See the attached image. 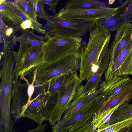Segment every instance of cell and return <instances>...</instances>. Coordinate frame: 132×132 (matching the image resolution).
<instances>
[{
	"mask_svg": "<svg viewBox=\"0 0 132 132\" xmlns=\"http://www.w3.org/2000/svg\"><path fill=\"white\" fill-rule=\"evenodd\" d=\"M0 12V17L4 22L22 33L30 29L38 33L44 34L46 32L41 24L25 14L13 0L6 1L5 9Z\"/></svg>",
	"mask_w": 132,
	"mask_h": 132,
	"instance_id": "5b68a950",
	"label": "cell"
},
{
	"mask_svg": "<svg viewBox=\"0 0 132 132\" xmlns=\"http://www.w3.org/2000/svg\"><path fill=\"white\" fill-rule=\"evenodd\" d=\"M82 82L76 72L69 73L66 80L57 91L58 96L56 104L48 119L51 126L59 122L73 100L81 95L83 86Z\"/></svg>",
	"mask_w": 132,
	"mask_h": 132,
	"instance_id": "7a4b0ae2",
	"label": "cell"
},
{
	"mask_svg": "<svg viewBox=\"0 0 132 132\" xmlns=\"http://www.w3.org/2000/svg\"><path fill=\"white\" fill-rule=\"evenodd\" d=\"M0 38L1 40L4 44L3 52L10 51L17 44V37L15 35L16 30L13 28L6 25L0 17Z\"/></svg>",
	"mask_w": 132,
	"mask_h": 132,
	"instance_id": "5bb4252c",
	"label": "cell"
},
{
	"mask_svg": "<svg viewBox=\"0 0 132 132\" xmlns=\"http://www.w3.org/2000/svg\"><path fill=\"white\" fill-rule=\"evenodd\" d=\"M46 127L45 124L38 125L36 128L29 130L27 132H45Z\"/></svg>",
	"mask_w": 132,
	"mask_h": 132,
	"instance_id": "d4e9b609",
	"label": "cell"
},
{
	"mask_svg": "<svg viewBox=\"0 0 132 132\" xmlns=\"http://www.w3.org/2000/svg\"><path fill=\"white\" fill-rule=\"evenodd\" d=\"M81 21L64 19L55 15L50 16L47 31L55 34L71 37H82L95 27L96 21Z\"/></svg>",
	"mask_w": 132,
	"mask_h": 132,
	"instance_id": "8992f818",
	"label": "cell"
},
{
	"mask_svg": "<svg viewBox=\"0 0 132 132\" xmlns=\"http://www.w3.org/2000/svg\"><path fill=\"white\" fill-rule=\"evenodd\" d=\"M126 23L119 15L116 13L97 20L95 26L108 30L110 32L115 31Z\"/></svg>",
	"mask_w": 132,
	"mask_h": 132,
	"instance_id": "9a60e30c",
	"label": "cell"
},
{
	"mask_svg": "<svg viewBox=\"0 0 132 132\" xmlns=\"http://www.w3.org/2000/svg\"><path fill=\"white\" fill-rule=\"evenodd\" d=\"M118 132H132V124L121 129Z\"/></svg>",
	"mask_w": 132,
	"mask_h": 132,
	"instance_id": "484cf974",
	"label": "cell"
},
{
	"mask_svg": "<svg viewBox=\"0 0 132 132\" xmlns=\"http://www.w3.org/2000/svg\"><path fill=\"white\" fill-rule=\"evenodd\" d=\"M103 91L93 101L66 117H63L52 127V132H70L78 129L92 119L105 100Z\"/></svg>",
	"mask_w": 132,
	"mask_h": 132,
	"instance_id": "3957f363",
	"label": "cell"
},
{
	"mask_svg": "<svg viewBox=\"0 0 132 132\" xmlns=\"http://www.w3.org/2000/svg\"><path fill=\"white\" fill-rule=\"evenodd\" d=\"M32 2L37 17L40 19H43L47 22L50 16L45 12L44 6L40 0H32Z\"/></svg>",
	"mask_w": 132,
	"mask_h": 132,
	"instance_id": "7402d4cb",
	"label": "cell"
},
{
	"mask_svg": "<svg viewBox=\"0 0 132 132\" xmlns=\"http://www.w3.org/2000/svg\"><path fill=\"white\" fill-rule=\"evenodd\" d=\"M14 3L30 18L37 21V16L32 0H14Z\"/></svg>",
	"mask_w": 132,
	"mask_h": 132,
	"instance_id": "44dd1931",
	"label": "cell"
},
{
	"mask_svg": "<svg viewBox=\"0 0 132 132\" xmlns=\"http://www.w3.org/2000/svg\"><path fill=\"white\" fill-rule=\"evenodd\" d=\"M100 86L87 94L79 96L74 99L69 108L63 113V117H66L70 114L78 111L89 102L96 99L103 92Z\"/></svg>",
	"mask_w": 132,
	"mask_h": 132,
	"instance_id": "4fadbf2b",
	"label": "cell"
},
{
	"mask_svg": "<svg viewBox=\"0 0 132 132\" xmlns=\"http://www.w3.org/2000/svg\"><path fill=\"white\" fill-rule=\"evenodd\" d=\"M40 1L44 6L46 4L50 6V8L53 11L54 13L56 12V7L58 2L59 1V0H40Z\"/></svg>",
	"mask_w": 132,
	"mask_h": 132,
	"instance_id": "cb8c5ba5",
	"label": "cell"
},
{
	"mask_svg": "<svg viewBox=\"0 0 132 132\" xmlns=\"http://www.w3.org/2000/svg\"><path fill=\"white\" fill-rule=\"evenodd\" d=\"M104 81L115 76L132 75V40L120 53L116 61L108 65Z\"/></svg>",
	"mask_w": 132,
	"mask_h": 132,
	"instance_id": "ba28073f",
	"label": "cell"
},
{
	"mask_svg": "<svg viewBox=\"0 0 132 132\" xmlns=\"http://www.w3.org/2000/svg\"><path fill=\"white\" fill-rule=\"evenodd\" d=\"M132 100V81L127 87L117 96L103 102L96 112L98 114L117 106H120Z\"/></svg>",
	"mask_w": 132,
	"mask_h": 132,
	"instance_id": "8fae6325",
	"label": "cell"
},
{
	"mask_svg": "<svg viewBox=\"0 0 132 132\" xmlns=\"http://www.w3.org/2000/svg\"><path fill=\"white\" fill-rule=\"evenodd\" d=\"M46 44L44 48L45 61L54 60L65 55L78 52L82 37L59 35L47 31L44 34Z\"/></svg>",
	"mask_w": 132,
	"mask_h": 132,
	"instance_id": "277c9868",
	"label": "cell"
},
{
	"mask_svg": "<svg viewBox=\"0 0 132 132\" xmlns=\"http://www.w3.org/2000/svg\"><path fill=\"white\" fill-rule=\"evenodd\" d=\"M92 120L89 121L81 128L70 132H92L93 130L91 123Z\"/></svg>",
	"mask_w": 132,
	"mask_h": 132,
	"instance_id": "603a6c76",
	"label": "cell"
},
{
	"mask_svg": "<svg viewBox=\"0 0 132 132\" xmlns=\"http://www.w3.org/2000/svg\"><path fill=\"white\" fill-rule=\"evenodd\" d=\"M114 132H118V131H114Z\"/></svg>",
	"mask_w": 132,
	"mask_h": 132,
	"instance_id": "4316f807",
	"label": "cell"
},
{
	"mask_svg": "<svg viewBox=\"0 0 132 132\" xmlns=\"http://www.w3.org/2000/svg\"><path fill=\"white\" fill-rule=\"evenodd\" d=\"M109 61V55L108 52L98 70L89 78L86 84L83 86L81 96L86 95L99 87L98 86L102 82V76L106 72Z\"/></svg>",
	"mask_w": 132,
	"mask_h": 132,
	"instance_id": "7c38bea8",
	"label": "cell"
},
{
	"mask_svg": "<svg viewBox=\"0 0 132 132\" xmlns=\"http://www.w3.org/2000/svg\"><path fill=\"white\" fill-rule=\"evenodd\" d=\"M117 7H105L86 9H67L63 8L55 15L61 19L81 21H94L114 13Z\"/></svg>",
	"mask_w": 132,
	"mask_h": 132,
	"instance_id": "52a82bcc",
	"label": "cell"
},
{
	"mask_svg": "<svg viewBox=\"0 0 132 132\" xmlns=\"http://www.w3.org/2000/svg\"><path fill=\"white\" fill-rule=\"evenodd\" d=\"M115 12L126 23H132V0H127L117 7Z\"/></svg>",
	"mask_w": 132,
	"mask_h": 132,
	"instance_id": "d6986e66",
	"label": "cell"
},
{
	"mask_svg": "<svg viewBox=\"0 0 132 132\" xmlns=\"http://www.w3.org/2000/svg\"><path fill=\"white\" fill-rule=\"evenodd\" d=\"M132 81L128 77L125 76L113 77L106 81H104L100 87L106 97L105 100H109L123 91Z\"/></svg>",
	"mask_w": 132,
	"mask_h": 132,
	"instance_id": "30bf717a",
	"label": "cell"
},
{
	"mask_svg": "<svg viewBox=\"0 0 132 132\" xmlns=\"http://www.w3.org/2000/svg\"><path fill=\"white\" fill-rule=\"evenodd\" d=\"M119 107L117 106L100 113H96L92 120L93 131L108 122L113 112Z\"/></svg>",
	"mask_w": 132,
	"mask_h": 132,
	"instance_id": "ac0fdd59",
	"label": "cell"
},
{
	"mask_svg": "<svg viewBox=\"0 0 132 132\" xmlns=\"http://www.w3.org/2000/svg\"><path fill=\"white\" fill-rule=\"evenodd\" d=\"M132 23H126L117 30L108 48L109 55L108 65L114 62L121 51L132 40Z\"/></svg>",
	"mask_w": 132,
	"mask_h": 132,
	"instance_id": "9c48e42d",
	"label": "cell"
},
{
	"mask_svg": "<svg viewBox=\"0 0 132 132\" xmlns=\"http://www.w3.org/2000/svg\"><path fill=\"white\" fill-rule=\"evenodd\" d=\"M108 6L105 3L96 0H69L63 7L71 9H86Z\"/></svg>",
	"mask_w": 132,
	"mask_h": 132,
	"instance_id": "2e32d148",
	"label": "cell"
},
{
	"mask_svg": "<svg viewBox=\"0 0 132 132\" xmlns=\"http://www.w3.org/2000/svg\"><path fill=\"white\" fill-rule=\"evenodd\" d=\"M131 124L132 118L112 124H105L92 132H118Z\"/></svg>",
	"mask_w": 132,
	"mask_h": 132,
	"instance_id": "ffe728a7",
	"label": "cell"
},
{
	"mask_svg": "<svg viewBox=\"0 0 132 132\" xmlns=\"http://www.w3.org/2000/svg\"><path fill=\"white\" fill-rule=\"evenodd\" d=\"M132 118V104L126 103L121 105L113 112L107 125L113 124Z\"/></svg>",
	"mask_w": 132,
	"mask_h": 132,
	"instance_id": "e0dca14e",
	"label": "cell"
},
{
	"mask_svg": "<svg viewBox=\"0 0 132 132\" xmlns=\"http://www.w3.org/2000/svg\"><path fill=\"white\" fill-rule=\"evenodd\" d=\"M90 31L88 43L80 53L79 77L82 81L98 69L108 52L111 36L108 30L95 26Z\"/></svg>",
	"mask_w": 132,
	"mask_h": 132,
	"instance_id": "6da1fadb",
	"label": "cell"
}]
</instances>
